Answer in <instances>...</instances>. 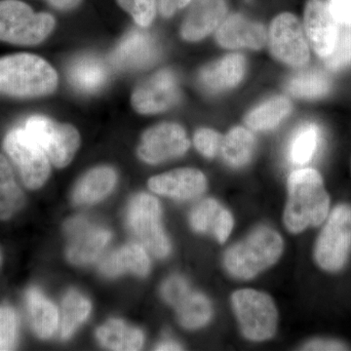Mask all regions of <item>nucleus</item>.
I'll use <instances>...</instances> for the list:
<instances>
[{"instance_id": "2eb2a0df", "label": "nucleus", "mask_w": 351, "mask_h": 351, "mask_svg": "<svg viewBox=\"0 0 351 351\" xmlns=\"http://www.w3.org/2000/svg\"><path fill=\"white\" fill-rule=\"evenodd\" d=\"M159 57L157 41L149 32L132 29L112 51L110 61L117 68L135 71L152 66Z\"/></svg>"}, {"instance_id": "b1692460", "label": "nucleus", "mask_w": 351, "mask_h": 351, "mask_svg": "<svg viewBox=\"0 0 351 351\" xmlns=\"http://www.w3.org/2000/svg\"><path fill=\"white\" fill-rule=\"evenodd\" d=\"M101 345L110 350L135 351L142 350L144 334L119 319H110L96 332Z\"/></svg>"}, {"instance_id": "a211bd4d", "label": "nucleus", "mask_w": 351, "mask_h": 351, "mask_svg": "<svg viewBox=\"0 0 351 351\" xmlns=\"http://www.w3.org/2000/svg\"><path fill=\"white\" fill-rule=\"evenodd\" d=\"M147 184L157 195L186 200L202 195L207 188V180L199 170L181 168L154 176Z\"/></svg>"}, {"instance_id": "ddd939ff", "label": "nucleus", "mask_w": 351, "mask_h": 351, "mask_svg": "<svg viewBox=\"0 0 351 351\" xmlns=\"http://www.w3.org/2000/svg\"><path fill=\"white\" fill-rule=\"evenodd\" d=\"M66 232L69 237L66 258L76 265L93 263L112 239L110 230L91 225L82 217L69 219L66 223Z\"/></svg>"}, {"instance_id": "cd10ccee", "label": "nucleus", "mask_w": 351, "mask_h": 351, "mask_svg": "<svg viewBox=\"0 0 351 351\" xmlns=\"http://www.w3.org/2000/svg\"><path fill=\"white\" fill-rule=\"evenodd\" d=\"M175 307L180 324L189 330L205 326L213 315L209 300L204 295L191 291Z\"/></svg>"}, {"instance_id": "9b49d317", "label": "nucleus", "mask_w": 351, "mask_h": 351, "mask_svg": "<svg viewBox=\"0 0 351 351\" xmlns=\"http://www.w3.org/2000/svg\"><path fill=\"white\" fill-rule=\"evenodd\" d=\"M180 99V86L171 69L157 71L141 83L131 96L132 107L141 114H156L174 107Z\"/></svg>"}, {"instance_id": "aec40b11", "label": "nucleus", "mask_w": 351, "mask_h": 351, "mask_svg": "<svg viewBox=\"0 0 351 351\" xmlns=\"http://www.w3.org/2000/svg\"><path fill=\"white\" fill-rule=\"evenodd\" d=\"M149 267L151 262L145 247L137 243H130L112 252L104 258L100 265V271L108 277L119 276L125 272L145 276L149 274Z\"/></svg>"}, {"instance_id": "dca6fc26", "label": "nucleus", "mask_w": 351, "mask_h": 351, "mask_svg": "<svg viewBox=\"0 0 351 351\" xmlns=\"http://www.w3.org/2000/svg\"><path fill=\"white\" fill-rule=\"evenodd\" d=\"M182 21L181 36L189 43H197L212 34L225 20L226 0H193Z\"/></svg>"}, {"instance_id": "f8f14e48", "label": "nucleus", "mask_w": 351, "mask_h": 351, "mask_svg": "<svg viewBox=\"0 0 351 351\" xmlns=\"http://www.w3.org/2000/svg\"><path fill=\"white\" fill-rule=\"evenodd\" d=\"M189 140L181 125L165 122L147 129L138 147V156L145 163L159 164L184 156Z\"/></svg>"}, {"instance_id": "e433bc0d", "label": "nucleus", "mask_w": 351, "mask_h": 351, "mask_svg": "<svg viewBox=\"0 0 351 351\" xmlns=\"http://www.w3.org/2000/svg\"><path fill=\"white\" fill-rule=\"evenodd\" d=\"M191 292L186 281L181 276H171L164 282L161 294L164 301L171 306H176Z\"/></svg>"}, {"instance_id": "c85d7f7f", "label": "nucleus", "mask_w": 351, "mask_h": 351, "mask_svg": "<svg viewBox=\"0 0 351 351\" xmlns=\"http://www.w3.org/2000/svg\"><path fill=\"white\" fill-rule=\"evenodd\" d=\"M289 93L297 98L319 99L331 90L329 77L318 69H306L295 73L287 82Z\"/></svg>"}, {"instance_id": "bb28decb", "label": "nucleus", "mask_w": 351, "mask_h": 351, "mask_svg": "<svg viewBox=\"0 0 351 351\" xmlns=\"http://www.w3.org/2000/svg\"><path fill=\"white\" fill-rule=\"evenodd\" d=\"M255 147L253 133L244 127L237 126L223 137L219 152L228 165L240 168L250 162Z\"/></svg>"}, {"instance_id": "1a4fd4ad", "label": "nucleus", "mask_w": 351, "mask_h": 351, "mask_svg": "<svg viewBox=\"0 0 351 351\" xmlns=\"http://www.w3.org/2000/svg\"><path fill=\"white\" fill-rule=\"evenodd\" d=\"M24 128L57 168L68 166L80 145V135L75 127L57 123L43 115L29 117Z\"/></svg>"}, {"instance_id": "4c0bfd02", "label": "nucleus", "mask_w": 351, "mask_h": 351, "mask_svg": "<svg viewBox=\"0 0 351 351\" xmlns=\"http://www.w3.org/2000/svg\"><path fill=\"white\" fill-rule=\"evenodd\" d=\"M233 226H234V221H233L232 215L228 210L221 208L212 230L219 243H225L228 240L232 233Z\"/></svg>"}, {"instance_id": "c03bdc74", "label": "nucleus", "mask_w": 351, "mask_h": 351, "mask_svg": "<svg viewBox=\"0 0 351 351\" xmlns=\"http://www.w3.org/2000/svg\"><path fill=\"white\" fill-rule=\"evenodd\" d=\"M1 263H2V253H1V250H0V265H1Z\"/></svg>"}, {"instance_id": "c9c22d12", "label": "nucleus", "mask_w": 351, "mask_h": 351, "mask_svg": "<svg viewBox=\"0 0 351 351\" xmlns=\"http://www.w3.org/2000/svg\"><path fill=\"white\" fill-rule=\"evenodd\" d=\"M223 136L210 128H200L195 132L193 143L196 149L207 158H214L221 151Z\"/></svg>"}, {"instance_id": "f704fd0d", "label": "nucleus", "mask_w": 351, "mask_h": 351, "mask_svg": "<svg viewBox=\"0 0 351 351\" xmlns=\"http://www.w3.org/2000/svg\"><path fill=\"white\" fill-rule=\"evenodd\" d=\"M339 34L336 46L330 56L325 59L327 68L338 71L351 64V25Z\"/></svg>"}, {"instance_id": "412c9836", "label": "nucleus", "mask_w": 351, "mask_h": 351, "mask_svg": "<svg viewBox=\"0 0 351 351\" xmlns=\"http://www.w3.org/2000/svg\"><path fill=\"white\" fill-rule=\"evenodd\" d=\"M117 172L108 166L93 168L83 176L73 189L76 205H91L107 197L117 184Z\"/></svg>"}, {"instance_id": "f03ea898", "label": "nucleus", "mask_w": 351, "mask_h": 351, "mask_svg": "<svg viewBox=\"0 0 351 351\" xmlns=\"http://www.w3.org/2000/svg\"><path fill=\"white\" fill-rule=\"evenodd\" d=\"M58 82L57 71L43 57L25 52L0 57V95L39 98L52 94Z\"/></svg>"}, {"instance_id": "c756f323", "label": "nucleus", "mask_w": 351, "mask_h": 351, "mask_svg": "<svg viewBox=\"0 0 351 351\" xmlns=\"http://www.w3.org/2000/svg\"><path fill=\"white\" fill-rule=\"evenodd\" d=\"M91 302L76 291H69L62 304L61 318L59 319L60 335L69 339L91 313Z\"/></svg>"}, {"instance_id": "72a5a7b5", "label": "nucleus", "mask_w": 351, "mask_h": 351, "mask_svg": "<svg viewBox=\"0 0 351 351\" xmlns=\"http://www.w3.org/2000/svg\"><path fill=\"white\" fill-rule=\"evenodd\" d=\"M18 338V316L10 306H0V351L12 350Z\"/></svg>"}, {"instance_id": "0eeeda50", "label": "nucleus", "mask_w": 351, "mask_h": 351, "mask_svg": "<svg viewBox=\"0 0 351 351\" xmlns=\"http://www.w3.org/2000/svg\"><path fill=\"white\" fill-rule=\"evenodd\" d=\"M351 249V206L341 204L332 210L321 230L314 258L321 269L337 271L345 265Z\"/></svg>"}, {"instance_id": "393cba45", "label": "nucleus", "mask_w": 351, "mask_h": 351, "mask_svg": "<svg viewBox=\"0 0 351 351\" xmlns=\"http://www.w3.org/2000/svg\"><path fill=\"white\" fill-rule=\"evenodd\" d=\"M291 112L292 104L287 97H271L247 113L245 123L252 130L269 131L278 126Z\"/></svg>"}, {"instance_id": "a878e982", "label": "nucleus", "mask_w": 351, "mask_h": 351, "mask_svg": "<svg viewBox=\"0 0 351 351\" xmlns=\"http://www.w3.org/2000/svg\"><path fill=\"white\" fill-rule=\"evenodd\" d=\"M25 193L21 189L12 165L0 154V221H9L25 205Z\"/></svg>"}, {"instance_id": "f257e3e1", "label": "nucleus", "mask_w": 351, "mask_h": 351, "mask_svg": "<svg viewBox=\"0 0 351 351\" xmlns=\"http://www.w3.org/2000/svg\"><path fill=\"white\" fill-rule=\"evenodd\" d=\"M329 208L330 196L317 171L304 168L289 176L283 216L289 232L300 233L309 226H320L327 219Z\"/></svg>"}, {"instance_id": "473e14b6", "label": "nucleus", "mask_w": 351, "mask_h": 351, "mask_svg": "<svg viewBox=\"0 0 351 351\" xmlns=\"http://www.w3.org/2000/svg\"><path fill=\"white\" fill-rule=\"evenodd\" d=\"M117 2L143 29L151 25L156 18V0H117Z\"/></svg>"}, {"instance_id": "79ce46f5", "label": "nucleus", "mask_w": 351, "mask_h": 351, "mask_svg": "<svg viewBox=\"0 0 351 351\" xmlns=\"http://www.w3.org/2000/svg\"><path fill=\"white\" fill-rule=\"evenodd\" d=\"M51 6L61 11H69L76 8L82 0H46Z\"/></svg>"}, {"instance_id": "4468645a", "label": "nucleus", "mask_w": 351, "mask_h": 351, "mask_svg": "<svg viewBox=\"0 0 351 351\" xmlns=\"http://www.w3.org/2000/svg\"><path fill=\"white\" fill-rule=\"evenodd\" d=\"M304 31L314 52L326 59L331 55L339 34V23L325 0H308L304 13Z\"/></svg>"}, {"instance_id": "7c9ffc66", "label": "nucleus", "mask_w": 351, "mask_h": 351, "mask_svg": "<svg viewBox=\"0 0 351 351\" xmlns=\"http://www.w3.org/2000/svg\"><path fill=\"white\" fill-rule=\"evenodd\" d=\"M320 143V130L314 123H306L295 132L289 145V158L295 165H304L313 159Z\"/></svg>"}, {"instance_id": "7ed1b4c3", "label": "nucleus", "mask_w": 351, "mask_h": 351, "mask_svg": "<svg viewBox=\"0 0 351 351\" xmlns=\"http://www.w3.org/2000/svg\"><path fill=\"white\" fill-rule=\"evenodd\" d=\"M282 252V237L276 230L262 226L230 247L223 263L232 276L247 280L274 265Z\"/></svg>"}, {"instance_id": "9d476101", "label": "nucleus", "mask_w": 351, "mask_h": 351, "mask_svg": "<svg viewBox=\"0 0 351 351\" xmlns=\"http://www.w3.org/2000/svg\"><path fill=\"white\" fill-rule=\"evenodd\" d=\"M267 43L272 56L281 63L294 69L308 64L311 51L307 38L294 14L281 13L272 20Z\"/></svg>"}, {"instance_id": "39448f33", "label": "nucleus", "mask_w": 351, "mask_h": 351, "mask_svg": "<svg viewBox=\"0 0 351 351\" xmlns=\"http://www.w3.org/2000/svg\"><path fill=\"white\" fill-rule=\"evenodd\" d=\"M232 304L245 338L263 341L276 335L278 311L269 295L253 289H242L233 293Z\"/></svg>"}, {"instance_id": "a19ab883", "label": "nucleus", "mask_w": 351, "mask_h": 351, "mask_svg": "<svg viewBox=\"0 0 351 351\" xmlns=\"http://www.w3.org/2000/svg\"><path fill=\"white\" fill-rule=\"evenodd\" d=\"M193 0H159V11L164 17H172L178 11L189 5Z\"/></svg>"}, {"instance_id": "4be33fe9", "label": "nucleus", "mask_w": 351, "mask_h": 351, "mask_svg": "<svg viewBox=\"0 0 351 351\" xmlns=\"http://www.w3.org/2000/svg\"><path fill=\"white\" fill-rule=\"evenodd\" d=\"M71 86L84 94L100 91L108 80V69L100 58L82 56L75 59L68 69Z\"/></svg>"}, {"instance_id": "423d86ee", "label": "nucleus", "mask_w": 351, "mask_h": 351, "mask_svg": "<svg viewBox=\"0 0 351 351\" xmlns=\"http://www.w3.org/2000/svg\"><path fill=\"white\" fill-rule=\"evenodd\" d=\"M3 149L19 171L25 188L36 191L47 182L51 161L24 127L14 128L6 134Z\"/></svg>"}, {"instance_id": "20e7f679", "label": "nucleus", "mask_w": 351, "mask_h": 351, "mask_svg": "<svg viewBox=\"0 0 351 351\" xmlns=\"http://www.w3.org/2000/svg\"><path fill=\"white\" fill-rule=\"evenodd\" d=\"M56 27L50 13L36 12L22 0H0V43L34 46L49 38Z\"/></svg>"}, {"instance_id": "2f4dec72", "label": "nucleus", "mask_w": 351, "mask_h": 351, "mask_svg": "<svg viewBox=\"0 0 351 351\" xmlns=\"http://www.w3.org/2000/svg\"><path fill=\"white\" fill-rule=\"evenodd\" d=\"M221 210L218 201L207 198L198 203L191 214V225L197 232H207L213 230L215 221Z\"/></svg>"}, {"instance_id": "58836bf2", "label": "nucleus", "mask_w": 351, "mask_h": 351, "mask_svg": "<svg viewBox=\"0 0 351 351\" xmlns=\"http://www.w3.org/2000/svg\"><path fill=\"white\" fill-rule=\"evenodd\" d=\"M329 4L339 24L351 25V0H330Z\"/></svg>"}, {"instance_id": "5701e85b", "label": "nucleus", "mask_w": 351, "mask_h": 351, "mask_svg": "<svg viewBox=\"0 0 351 351\" xmlns=\"http://www.w3.org/2000/svg\"><path fill=\"white\" fill-rule=\"evenodd\" d=\"M25 302L34 334L40 339L51 338L59 327L57 307L36 288L27 291Z\"/></svg>"}, {"instance_id": "ea45409f", "label": "nucleus", "mask_w": 351, "mask_h": 351, "mask_svg": "<svg viewBox=\"0 0 351 351\" xmlns=\"http://www.w3.org/2000/svg\"><path fill=\"white\" fill-rule=\"evenodd\" d=\"M304 350H346L348 348L343 343L330 339H314L306 343Z\"/></svg>"}, {"instance_id": "37998d69", "label": "nucleus", "mask_w": 351, "mask_h": 351, "mask_svg": "<svg viewBox=\"0 0 351 351\" xmlns=\"http://www.w3.org/2000/svg\"><path fill=\"white\" fill-rule=\"evenodd\" d=\"M156 350H182L181 346L178 343H173V341H164L156 346Z\"/></svg>"}, {"instance_id": "6e6552de", "label": "nucleus", "mask_w": 351, "mask_h": 351, "mask_svg": "<svg viewBox=\"0 0 351 351\" xmlns=\"http://www.w3.org/2000/svg\"><path fill=\"white\" fill-rule=\"evenodd\" d=\"M160 204L154 196L140 193L131 200L127 223L145 249L157 258L169 255L171 244L161 223Z\"/></svg>"}, {"instance_id": "6ab92c4d", "label": "nucleus", "mask_w": 351, "mask_h": 351, "mask_svg": "<svg viewBox=\"0 0 351 351\" xmlns=\"http://www.w3.org/2000/svg\"><path fill=\"white\" fill-rule=\"evenodd\" d=\"M246 73V59L239 53L228 54L202 68L198 82L204 91L218 94L239 84Z\"/></svg>"}, {"instance_id": "f3484780", "label": "nucleus", "mask_w": 351, "mask_h": 351, "mask_svg": "<svg viewBox=\"0 0 351 351\" xmlns=\"http://www.w3.org/2000/svg\"><path fill=\"white\" fill-rule=\"evenodd\" d=\"M216 39L228 49L260 50L267 41V32L261 23L247 19L241 14H232L219 25Z\"/></svg>"}]
</instances>
